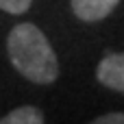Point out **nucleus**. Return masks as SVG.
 Listing matches in <instances>:
<instances>
[{
	"label": "nucleus",
	"instance_id": "nucleus-2",
	"mask_svg": "<svg viewBox=\"0 0 124 124\" xmlns=\"http://www.w3.org/2000/svg\"><path fill=\"white\" fill-rule=\"evenodd\" d=\"M96 76H98V81H100L105 87L124 94V52L107 54V57L98 63Z\"/></svg>",
	"mask_w": 124,
	"mask_h": 124
},
{
	"label": "nucleus",
	"instance_id": "nucleus-4",
	"mask_svg": "<svg viewBox=\"0 0 124 124\" xmlns=\"http://www.w3.org/2000/svg\"><path fill=\"white\" fill-rule=\"evenodd\" d=\"M44 120L46 118L37 107H17L11 113H7L0 124H41Z\"/></svg>",
	"mask_w": 124,
	"mask_h": 124
},
{
	"label": "nucleus",
	"instance_id": "nucleus-6",
	"mask_svg": "<svg viewBox=\"0 0 124 124\" xmlns=\"http://www.w3.org/2000/svg\"><path fill=\"white\" fill-rule=\"evenodd\" d=\"M94 124H124V113H107L96 118Z\"/></svg>",
	"mask_w": 124,
	"mask_h": 124
},
{
	"label": "nucleus",
	"instance_id": "nucleus-3",
	"mask_svg": "<svg viewBox=\"0 0 124 124\" xmlns=\"http://www.w3.org/2000/svg\"><path fill=\"white\" fill-rule=\"evenodd\" d=\"M118 4L120 0H72V11L83 22H98L107 17Z\"/></svg>",
	"mask_w": 124,
	"mask_h": 124
},
{
	"label": "nucleus",
	"instance_id": "nucleus-5",
	"mask_svg": "<svg viewBox=\"0 0 124 124\" xmlns=\"http://www.w3.org/2000/svg\"><path fill=\"white\" fill-rule=\"evenodd\" d=\"M33 4V0H0V9L13 15H20L24 11H28V7Z\"/></svg>",
	"mask_w": 124,
	"mask_h": 124
},
{
	"label": "nucleus",
	"instance_id": "nucleus-1",
	"mask_svg": "<svg viewBox=\"0 0 124 124\" xmlns=\"http://www.w3.org/2000/svg\"><path fill=\"white\" fill-rule=\"evenodd\" d=\"M7 50L13 68L28 81L48 85L59 76L57 54L46 35L35 24H17L7 39Z\"/></svg>",
	"mask_w": 124,
	"mask_h": 124
}]
</instances>
